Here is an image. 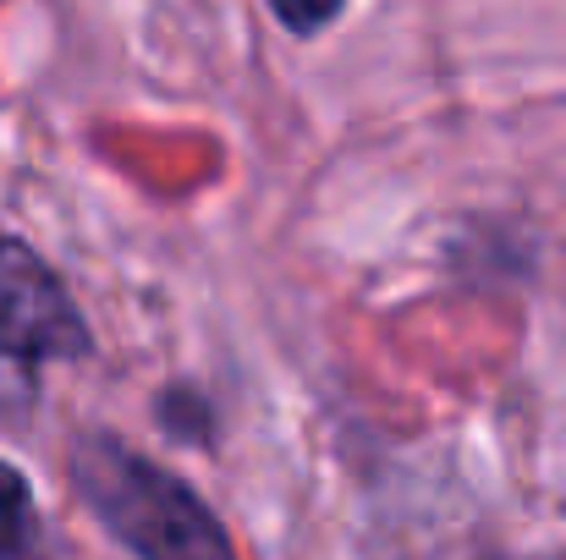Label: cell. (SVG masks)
Instances as JSON below:
<instances>
[{
  "label": "cell",
  "instance_id": "obj_1",
  "mask_svg": "<svg viewBox=\"0 0 566 560\" xmlns=\"http://www.w3.org/2000/svg\"><path fill=\"white\" fill-rule=\"evenodd\" d=\"M72 478L94 517L138 560H237L220 522L188 489L111 434H88L72 445Z\"/></svg>",
  "mask_w": 566,
  "mask_h": 560
},
{
  "label": "cell",
  "instance_id": "obj_2",
  "mask_svg": "<svg viewBox=\"0 0 566 560\" xmlns=\"http://www.w3.org/2000/svg\"><path fill=\"white\" fill-rule=\"evenodd\" d=\"M83 352L88 330L61 281L39 264V253L0 236V406H22L44 363Z\"/></svg>",
  "mask_w": 566,
  "mask_h": 560
},
{
  "label": "cell",
  "instance_id": "obj_3",
  "mask_svg": "<svg viewBox=\"0 0 566 560\" xmlns=\"http://www.w3.org/2000/svg\"><path fill=\"white\" fill-rule=\"evenodd\" d=\"M0 560H50L28 478L6 462H0Z\"/></svg>",
  "mask_w": 566,
  "mask_h": 560
}]
</instances>
